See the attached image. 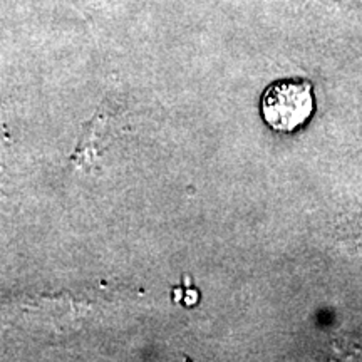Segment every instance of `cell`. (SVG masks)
Wrapping results in <instances>:
<instances>
[{"label": "cell", "instance_id": "obj_2", "mask_svg": "<svg viewBox=\"0 0 362 362\" xmlns=\"http://www.w3.org/2000/svg\"><path fill=\"white\" fill-rule=\"evenodd\" d=\"M339 238L347 250L362 257V210L344 218L339 225Z\"/></svg>", "mask_w": 362, "mask_h": 362}, {"label": "cell", "instance_id": "obj_1", "mask_svg": "<svg viewBox=\"0 0 362 362\" xmlns=\"http://www.w3.org/2000/svg\"><path fill=\"white\" fill-rule=\"evenodd\" d=\"M314 86L309 79L287 78L267 86L260 98V116L275 133H296L314 115Z\"/></svg>", "mask_w": 362, "mask_h": 362}]
</instances>
